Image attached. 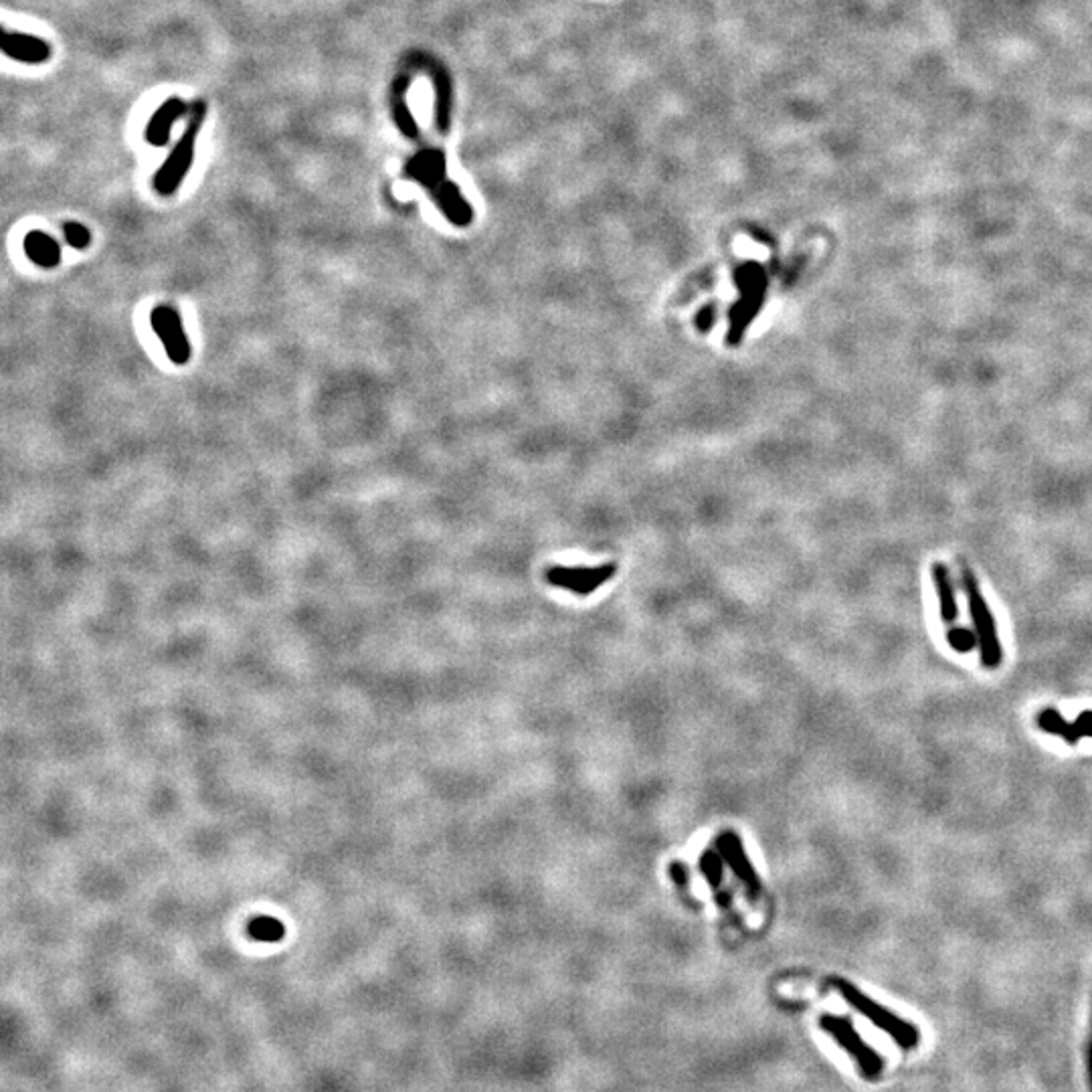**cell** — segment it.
Listing matches in <instances>:
<instances>
[{"label": "cell", "mask_w": 1092, "mask_h": 1092, "mask_svg": "<svg viewBox=\"0 0 1092 1092\" xmlns=\"http://www.w3.org/2000/svg\"><path fill=\"white\" fill-rule=\"evenodd\" d=\"M63 235H65L67 243H69L71 247H76V250H85V247H90V243H92V233H90V229H87V227L81 225V223H73V221L65 223V225H63Z\"/></svg>", "instance_id": "8fae6325"}, {"label": "cell", "mask_w": 1092, "mask_h": 1092, "mask_svg": "<svg viewBox=\"0 0 1092 1092\" xmlns=\"http://www.w3.org/2000/svg\"><path fill=\"white\" fill-rule=\"evenodd\" d=\"M702 872L710 886H719L722 878V862L717 854L706 852L702 858Z\"/></svg>", "instance_id": "7c38bea8"}, {"label": "cell", "mask_w": 1092, "mask_h": 1092, "mask_svg": "<svg viewBox=\"0 0 1092 1092\" xmlns=\"http://www.w3.org/2000/svg\"><path fill=\"white\" fill-rule=\"evenodd\" d=\"M205 115H207L205 101H197V104H193L191 122H188L184 134L181 136L177 146H174L172 152L168 154L166 163L160 166V170L156 172V177H154V188H156L158 195L170 197L181 188L186 172L191 170L193 158H195V148H197V138L200 134L202 122H205Z\"/></svg>", "instance_id": "6da1fadb"}, {"label": "cell", "mask_w": 1092, "mask_h": 1092, "mask_svg": "<svg viewBox=\"0 0 1092 1092\" xmlns=\"http://www.w3.org/2000/svg\"><path fill=\"white\" fill-rule=\"evenodd\" d=\"M443 156L440 152H424L413 160L407 172L425 186L437 188L443 182Z\"/></svg>", "instance_id": "9c48e42d"}, {"label": "cell", "mask_w": 1092, "mask_h": 1092, "mask_svg": "<svg viewBox=\"0 0 1092 1092\" xmlns=\"http://www.w3.org/2000/svg\"><path fill=\"white\" fill-rule=\"evenodd\" d=\"M150 322L156 337L163 340L168 358L177 364H186L191 358V344L184 334L181 314L168 303H160L150 314Z\"/></svg>", "instance_id": "3957f363"}, {"label": "cell", "mask_w": 1092, "mask_h": 1092, "mask_svg": "<svg viewBox=\"0 0 1092 1092\" xmlns=\"http://www.w3.org/2000/svg\"><path fill=\"white\" fill-rule=\"evenodd\" d=\"M963 581H965L969 611H971V617L975 623V632H978V639H979V646H981V660L985 666L996 667L1001 660V651H999V642H997L992 611H989L983 595L979 593L978 581H975V577L969 569L963 571Z\"/></svg>", "instance_id": "7a4b0ae2"}, {"label": "cell", "mask_w": 1092, "mask_h": 1092, "mask_svg": "<svg viewBox=\"0 0 1092 1092\" xmlns=\"http://www.w3.org/2000/svg\"><path fill=\"white\" fill-rule=\"evenodd\" d=\"M719 850L724 858V862L731 866V870L737 874V878L749 888V894L754 898L759 894V878H756V874L749 862V856L742 848L740 840L735 834H722L719 838Z\"/></svg>", "instance_id": "8992f818"}, {"label": "cell", "mask_w": 1092, "mask_h": 1092, "mask_svg": "<svg viewBox=\"0 0 1092 1092\" xmlns=\"http://www.w3.org/2000/svg\"><path fill=\"white\" fill-rule=\"evenodd\" d=\"M25 253L39 268H57L61 264V245L43 231H31L25 237Z\"/></svg>", "instance_id": "ba28073f"}, {"label": "cell", "mask_w": 1092, "mask_h": 1092, "mask_svg": "<svg viewBox=\"0 0 1092 1092\" xmlns=\"http://www.w3.org/2000/svg\"><path fill=\"white\" fill-rule=\"evenodd\" d=\"M3 53L14 61H21V63H28V65H41L51 60V45H47L45 41L33 37V35H25V33H14V31H3Z\"/></svg>", "instance_id": "5b68a950"}, {"label": "cell", "mask_w": 1092, "mask_h": 1092, "mask_svg": "<svg viewBox=\"0 0 1092 1092\" xmlns=\"http://www.w3.org/2000/svg\"><path fill=\"white\" fill-rule=\"evenodd\" d=\"M949 642H951V646L957 648L959 651H967V650L973 648L975 637H973V633L967 632V630H957V632L953 630V632H949Z\"/></svg>", "instance_id": "4fadbf2b"}, {"label": "cell", "mask_w": 1092, "mask_h": 1092, "mask_svg": "<svg viewBox=\"0 0 1092 1092\" xmlns=\"http://www.w3.org/2000/svg\"><path fill=\"white\" fill-rule=\"evenodd\" d=\"M617 566L615 564H605V566H595V569H566V566H557V569H550L546 573V579L550 585L561 587V589H569L577 595H589L595 589H599L605 581H609L611 577L615 575Z\"/></svg>", "instance_id": "277c9868"}, {"label": "cell", "mask_w": 1092, "mask_h": 1092, "mask_svg": "<svg viewBox=\"0 0 1092 1092\" xmlns=\"http://www.w3.org/2000/svg\"><path fill=\"white\" fill-rule=\"evenodd\" d=\"M186 104L181 97H170L166 99L163 106L156 110V113L152 115V120L146 128V140H148L152 146H166L168 138H170V126L172 122L181 120L182 115H186Z\"/></svg>", "instance_id": "52a82bcc"}, {"label": "cell", "mask_w": 1092, "mask_h": 1092, "mask_svg": "<svg viewBox=\"0 0 1092 1092\" xmlns=\"http://www.w3.org/2000/svg\"><path fill=\"white\" fill-rule=\"evenodd\" d=\"M933 579H935V587L939 593L941 615L945 621H953L957 617V603H955V593L951 587L949 573H946L945 564H941V563L933 564Z\"/></svg>", "instance_id": "30bf717a"}]
</instances>
